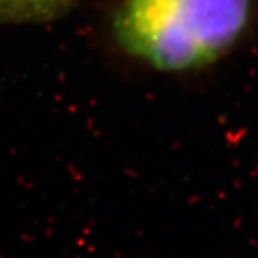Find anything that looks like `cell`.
Wrapping results in <instances>:
<instances>
[{"mask_svg":"<svg viewBox=\"0 0 258 258\" xmlns=\"http://www.w3.org/2000/svg\"><path fill=\"white\" fill-rule=\"evenodd\" d=\"M254 0H120L113 37L131 57L166 74L204 69L247 33Z\"/></svg>","mask_w":258,"mask_h":258,"instance_id":"6da1fadb","label":"cell"},{"mask_svg":"<svg viewBox=\"0 0 258 258\" xmlns=\"http://www.w3.org/2000/svg\"><path fill=\"white\" fill-rule=\"evenodd\" d=\"M69 0H0V16L37 19L62 9Z\"/></svg>","mask_w":258,"mask_h":258,"instance_id":"7a4b0ae2","label":"cell"}]
</instances>
